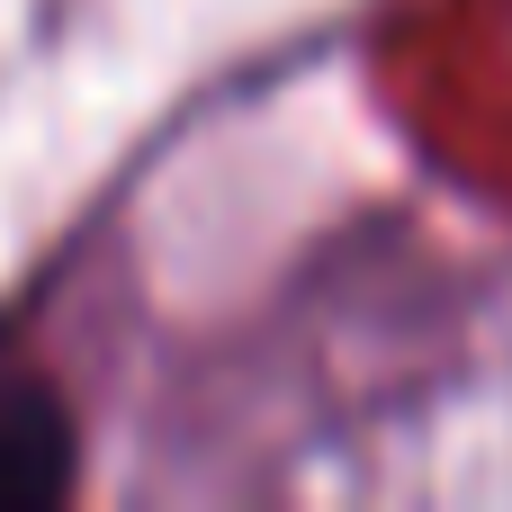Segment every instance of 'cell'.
Wrapping results in <instances>:
<instances>
[{
	"instance_id": "cell-1",
	"label": "cell",
	"mask_w": 512,
	"mask_h": 512,
	"mask_svg": "<svg viewBox=\"0 0 512 512\" xmlns=\"http://www.w3.org/2000/svg\"><path fill=\"white\" fill-rule=\"evenodd\" d=\"M72 486V423L45 387L0 396V504H54Z\"/></svg>"
}]
</instances>
